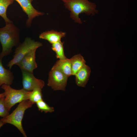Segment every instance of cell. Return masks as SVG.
<instances>
[{"instance_id": "6da1fadb", "label": "cell", "mask_w": 137, "mask_h": 137, "mask_svg": "<svg viewBox=\"0 0 137 137\" xmlns=\"http://www.w3.org/2000/svg\"><path fill=\"white\" fill-rule=\"evenodd\" d=\"M6 26L0 28V42L2 46L0 60L9 54L13 47L19 43V32L18 28L12 22L6 23Z\"/></svg>"}, {"instance_id": "7a4b0ae2", "label": "cell", "mask_w": 137, "mask_h": 137, "mask_svg": "<svg viewBox=\"0 0 137 137\" xmlns=\"http://www.w3.org/2000/svg\"><path fill=\"white\" fill-rule=\"evenodd\" d=\"M65 7L70 11V17L75 22L81 24L79 14L85 13L88 15H93L97 13L96 6L94 3L88 0H61Z\"/></svg>"}, {"instance_id": "3957f363", "label": "cell", "mask_w": 137, "mask_h": 137, "mask_svg": "<svg viewBox=\"0 0 137 137\" xmlns=\"http://www.w3.org/2000/svg\"><path fill=\"white\" fill-rule=\"evenodd\" d=\"M34 104L28 99L20 102L12 112L0 120L5 124H9L15 127L24 137H27L22 126V121L25 111Z\"/></svg>"}, {"instance_id": "277c9868", "label": "cell", "mask_w": 137, "mask_h": 137, "mask_svg": "<svg viewBox=\"0 0 137 137\" xmlns=\"http://www.w3.org/2000/svg\"><path fill=\"white\" fill-rule=\"evenodd\" d=\"M1 88L4 91V104L9 112L16 104L28 99L31 91H26L23 88L20 90L15 89L12 88L10 85L5 84L2 85Z\"/></svg>"}, {"instance_id": "5b68a950", "label": "cell", "mask_w": 137, "mask_h": 137, "mask_svg": "<svg viewBox=\"0 0 137 137\" xmlns=\"http://www.w3.org/2000/svg\"><path fill=\"white\" fill-rule=\"evenodd\" d=\"M42 44L35 41L30 38H26L23 42L16 48L13 59L8 63L7 67L10 69L14 65H16L27 54L31 51L37 49L42 46Z\"/></svg>"}, {"instance_id": "8992f818", "label": "cell", "mask_w": 137, "mask_h": 137, "mask_svg": "<svg viewBox=\"0 0 137 137\" xmlns=\"http://www.w3.org/2000/svg\"><path fill=\"white\" fill-rule=\"evenodd\" d=\"M68 78L58 70L52 67L49 73L47 85L54 90L65 91Z\"/></svg>"}, {"instance_id": "52a82bcc", "label": "cell", "mask_w": 137, "mask_h": 137, "mask_svg": "<svg viewBox=\"0 0 137 137\" xmlns=\"http://www.w3.org/2000/svg\"><path fill=\"white\" fill-rule=\"evenodd\" d=\"M21 71L23 89L26 91H31L36 88L42 89L44 87L45 85L44 81L36 78L33 73L23 70Z\"/></svg>"}, {"instance_id": "ba28073f", "label": "cell", "mask_w": 137, "mask_h": 137, "mask_svg": "<svg viewBox=\"0 0 137 137\" xmlns=\"http://www.w3.org/2000/svg\"><path fill=\"white\" fill-rule=\"evenodd\" d=\"M15 0L20 4L23 11L27 14L28 19L26 22L27 26H29L33 19L37 16L43 15L44 13L38 11L32 6L31 2L33 0Z\"/></svg>"}, {"instance_id": "9c48e42d", "label": "cell", "mask_w": 137, "mask_h": 137, "mask_svg": "<svg viewBox=\"0 0 137 137\" xmlns=\"http://www.w3.org/2000/svg\"><path fill=\"white\" fill-rule=\"evenodd\" d=\"M37 49H34L26 55L16 65L21 70L33 73L34 70L37 67L36 61V52Z\"/></svg>"}, {"instance_id": "30bf717a", "label": "cell", "mask_w": 137, "mask_h": 137, "mask_svg": "<svg viewBox=\"0 0 137 137\" xmlns=\"http://www.w3.org/2000/svg\"><path fill=\"white\" fill-rule=\"evenodd\" d=\"M91 72L90 67L86 64L75 75L77 85L85 87L89 79Z\"/></svg>"}, {"instance_id": "8fae6325", "label": "cell", "mask_w": 137, "mask_h": 137, "mask_svg": "<svg viewBox=\"0 0 137 137\" xmlns=\"http://www.w3.org/2000/svg\"><path fill=\"white\" fill-rule=\"evenodd\" d=\"M65 35V32L52 30L42 33L40 35L39 38L47 40L52 44L61 41V39L64 37Z\"/></svg>"}, {"instance_id": "7c38bea8", "label": "cell", "mask_w": 137, "mask_h": 137, "mask_svg": "<svg viewBox=\"0 0 137 137\" xmlns=\"http://www.w3.org/2000/svg\"><path fill=\"white\" fill-rule=\"evenodd\" d=\"M52 68L58 70L68 77L72 75L71 58L58 60Z\"/></svg>"}, {"instance_id": "4fadbf2b", "label": "cell", "mask_w": 137, "mask_h": 137, "mask_svg": "<svg viewBox=\"0 0 137 137\" xmlns=\"http://www.w3.org/2000/svg\"><path fill=\"white\" fill-rule=\"evenodd\" d=\"M14 77L13 73L5 68L0 60V87L4 84L10 85L13 82Z\"/></svg>"}, {"instance_id": "5bb4252c", "label": "cell", "mask_w": 137, "mask_h": 137, "mask_svg": "<svg viewBox=\"0 0 137 137\" xmlns=\"http://www.w3.org/2000/svg\"><path fill=\"white\" fill-rule=\"evenodd\" d=\"M72 75L76 73L85 64L86 61L80 54L75 55L71 58Z\"/></svg>"}, {"instance_id": "9a60e30c", "label": "cell", "mask_w": 137, "mask_h": 137, "mask_svg": "<svg viewBox=\"0 0 137 137\" xmlns=\"http://www.w3.org/2000/svg\"><path fill=\"white\" fill-rule=\"evenodd\" d=\"M64 42L61 41L52 44V49L56 54V57L60 60L67 58L65 55L63 44Z\"/></svg>"}, {"instance_id": "2e32d148", "label": "cell", "mask_w": 137, "mask_h": 137, "mask_svg": "<svg viewBox=\"0 0 137 137\" xmlns=\"http://www.w3.org/2000/svg\"><path fill=\"white\" fill-rule=\"evenodd\" d=\"M14 0H0V16L5 20L6 23L11 22L7 18L6 11L8 6L12 4Z\"/></svg>"}, {"instance_id": "e0dca14e", "label": "cell", "mask_w": 137, "mask_h": 137, "mask_svg": "<svg viewBox=\"0 0 137 137\" xmlns=\"http://www.w3.org/2000/svg\"><path fill=\"white\" fill-rule=\"evenodd\" d=\"M42 89L37 88L30 91L28 99L33 104L43 99Z\"/></svg>"}, {"instance_id": "ac0fdd59", "label": "cell", "mask_w": 137, "mask_h": 137, "mask_svg": "<svg viewBox=\"0 0 137 137\" xmlns=\"http://www.w3.org/2000/svg\"><path fill=\"white\" fill-rule=\"evenodd\" d=\"M36 104L39 110L42 112H44L45 113H52L54 111L53 107L49 106L43 99Z\"/></svg>"}, {"instance_id": "d6986e66", "label": "cell", "mask_w": 137, "mask_h": 137, "mask_svg": "<svg viewBox=\"0 0 137 137\" xmlns=\"http://www.w3.org/2000/svg\"><path fill=\"white\" fill-rule=\"evenodd\" d=\"M4 97L0 99V116L4 118L9 114V111L6 108L4 102Z\"/></svg>"}, {"instance_id": "ffe728a7", "label": "cell", "mask_w": 137, "mask_h": 137, "mask_svg": "<svg viewBox=\"0 0 137 137\" xmlns=\"http://www.w3.org/2000/svg\"><path fill=\"white\" fill-rule=\"evenodd\" d=\"M5 124L3 122L0 120V128Z\"/></svg>"}, {"instance_id": "44dd1931", "label": "cell", "mask_w": 137, "mask_h": 137, "mask_svg": "<svg viewBox=\"0 0 137 137\" xmlns=\"http://www.w3.org/2000/svg\"><path fill=\"white\" fill-rule=\"evenodd\" d=\"M5 94L4 93H0V99L4 97Z\"/></svg>"}, {"instance_id": "7402d4cb", "label": "cell", "mask_w": 137, "mask_h": 137, "mask_svg": "<svg viewBox=\"0 0 137 137\" xmlns=\"http://www.w3.org/2000/svg\"><path fill=\"white\" fill-rule=\"evenodd\" d=\"M0 54H1V53H0Z\"/></svg>"}]
</instances>
